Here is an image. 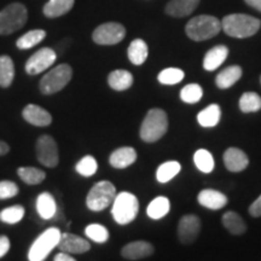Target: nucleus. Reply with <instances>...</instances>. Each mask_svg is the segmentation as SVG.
I'll return each instance as SVG.
<instances>
[{
	"mask_svg": "<svg viewBox=\"0 0 261 261\" xmlns=\"http://www.w3.org/2000/svg\"><path fill=\"white\" fill-rule=\"evenodd\" d=\"M260 19L244 14L228 15L221 21V29L232 38H249L260 29Z\"/></svg>",
	"mask_w": 261,
	"mask_h": 261,
	"instance_id": "1",
	"label": "nucleus"
},
{
	"mask_svg": "<svg viewBox=\"0 0 261 261\" xmlns=\"http://www.w3.org/2000/svg\"><path fill=\"white\" fill-rule=\"evenodd\" d=\"M168 129L167 114L162 109H150L140 126V138L146 143H155L166 135Z\"/></svg>",
	"mask_w": 261,
	"mask_h": 261,
	"instance_id": "2",
	"label": "nucleus"
},
{
	"mask_svg": "<svg viewBox=\"0 0 261 261\" xmlns=\"http://www.w3.org/2000/svg\"><path fill=\"white\" fill-rule=\"evenodd\" d=\"M221 31V21L214 16L202 15L194 17L188 22L187 32L188 37L194 41H203L212 39L219 34Z\"/></svg>",
	"mask_w": 261,
	"mask_h": 261,
	"instance_id": "3",
	"label": "nucleus"
},
{
	"mask_svg": "<svg viewBox=\"0 0 261 261\" xmlns=\"http://www.w3.org/2000/svg\"><path fill=\"white\" fill-rule=\"evenodd\" d=\"M112 205L113 218L119 225L132 223L137 218L139 211L138 198L130 192L126 191L117 194Z\"/></svg>",
	"mask_w": 261,
	"mask_h": 261,
	"instance_id": "4",
	"label": "nucleus"
},
{
	"mask_svg": "<svg viewBox=\"0 0 261 261\" xmlns=\"http://www.w3.org/2000/svg\"><path fill=\"white\" fill-rule=\"evenodd\" d=\"M28 19V10L23 4L14 3L0 11V35H9L17 32Z\"/></svg>",
	"mask_w": 261,
	"mask_h": 261,
	"instance_id": "5",
	"label": "nucleus"
},
{
	"mask_svg": "<svg viewBox=\"0 0 261 261\" xmlns=\"http://www.w3.org/2000/svg\"><path fill=\"white\" fill-rule=\"evenodd\" d=\"M116 197V189L110 181L102 180L94 184L86 197V204L91 211L100 212L113 204Z\"/></svg>",
	"mask_w": 261,
	"mask_h": 261,
	"instance_id": "6",
	"label": "nucleus"
},
{
	"mask_svg": "<svg viewBox=\"0 0 261 261\" xmlns=\"http://www.w3.org/2000/svg\"><path fill=\"white\" fill-rule=\"evenodd\" d=\"M61 234L60 228L57 227L45 230L32 244L28 253L29 261H44L46 259L51 250L58 246Z\"/></svg>",
	"mask_w": 261,
	"mask_h": 261,
	"instance_id": "7",
	"label": "nucleus"
},
{
	"mask_svg": "<svg viewBox=\"0 0 261 261\" xmlns=\"http://www.w3.org/2000/svg\"><path fill=\"white\" fill-rule=\"evenodd\" d=\"M73 76V70L68 64H60L56 68L48 71L44 77L40 80L41 93L54 94L63 90Z\"/></svg>",
	"mask_w": 261,
	"mask_h": 261,
	"instance_id": "8",
	"label": "nucleus"
},
{
	"mask_svg": "<svg viewBox=\"0 0 261 261\" xmlns=\"http://www.w3.org/2000/svg\"><path fill=\"white\" fill-rule=\"evenodd\" d=\"M126 37V28L116 22L104 23L94 29L92 39L98 45H115Z\"/></svg>",
	"mask_w": 261,
	"mask_h": 261,
	"instance_id": "9",
	"label": "nucleus"
},
{
	"mask_svg": "<svg viewBox=\"0 0 261 261\" xmlns=\"http://www.w3.org/2000/svg\"><path fill=\"white\" fill-rule=\"evenodd\" d=\"M37 158L46 167H57L60 162L58 146L55 139L48 135H42L37 140Z\"/></svg>",
	"mask_w": 261,
	"mask_h": 261,
	"instance_id": "10",
	"label": "nucleus"
},
{
	"mask_svg": "<svg viewBox=\"0 0 261 261\" xmlns=\"http://www.w3.org/2000/svg\"><path fill=\"white\" fill-rule=\"evenodd\" d=\"M57 54L50 47H44L28 58L25 63V71L29 75H37L46 70L56 62Z\"/></svg>",
	"mask_w": 261,
	"mask_h": 261,
	"instance_id": "11",
	"label": "nucleus"
},
{
	"mask_svg": "<svg viewBox=\"0 0 261 261\" xmlns=\"http://www.w3.org/2000/svg\"><path fill=\"white\" fill-rule=\"evenodd\" d=\"M200 231L201 220L197 215H184L178 224V237L182 244H190L196 241Z\"/></svg>",
	"mask_w": 261,
	"mask_h": 261,
	"instance_id": "12",
	"label": "nucleus"
},
{
	"mask_svg": "<svg viewBox=\"0 0 261 261\" xmlns=\"http://www.w3.org/2000/svg\"><path fill=\"white\" fill-rule=\"evenodd\" d=\"M57 247L60 248L61 252L68 254H83L89 252L91 249V244L89 241L69 232L61 234L60 242H58Z\"/></svg>",
	"mask_w": 261,
	"mask_h": 261,
	"instance_id": "13",
	"label": "nucleus"
},
{
	"mask_svg": "<svg viewBox=\"0 0 261 261\" xmlns=\"http://www.w3.org/2000/svg\"><path fill=\"white\" fill-rule=\"evenodd\" d=\"M22 116H23L25 121L33 126L46 127L52 122L51 114L47 110H45L44 108L35 106V104H28L27 107H24Z\"/></svg>",
	"mask_w": 261,
	"mask_h": 261,
	"instance_id": "14",
	"label": "nucleus"
},
{
	"mask_svg": "<svg viewBox=\"0 0 261 261\" xmlns=\"http://www.w3.org/2000/svg\"><path fill=\"white\" fill-rule=\"evenodd\" d=\"M152 253H154V247L151 243L145 242V241L130 242L126 244L121 250V255L128 260L144 259V257L151 255Z\"/></svg>",
	"mask_w": 261,
	"mask_h": 261,
	"instance_id": "15",
	"label": "nucleus"
},
{
	"mask_svg": "<svg viewBox=\"0 0 261 261\" xmlns=\"http://www.w3.org/2000/svg\"><path fill=\"white\" fill-rule=\"evenodd\" d=\"M224 163L230 172H242L248 167V156L238 148H228L224 154Z\"/></svg>",
	"mask_w": 261,
	"mask_h": 261,
	"instance_id": "16",
	"label": "nucleus"
},
{
	"mask_svg": "<svg viewBox=\"0 0 261 261\" xmlns=\"http://www.w3.org/2000/svg\"><path fill=\"white\" fill-rule=\"evenodd\" d=\"M197 200H198V203L201 205L208 208V210H213V211L221 210V208L225 207L227 203V197L223 194V192L212 190V189L202 190L200 194H198Z\"/></svg>",
	"mask_w": 261,
	"mask_h": 261,
	"instance_id": "17",
	"label": "nucleus"
},
{
	"mask_svg": "<svg viewBox=\"0 0 261 261\" xmlns=\"http://www.w3.org/2000/svg\"><path fill=\"white\" fill-rule=\"evenodd\" d=\"M137 161V151L130 146H122L116 149L110 155L109 162L114 168H126Z\"/></svg>",
	"mask_w": 261,
	"mask_h": 261,
	"instance_id": "18",
	"label": "nucleus"
},
{
	"mask_svg": "<svg viewBox=\"0 0 261 261\" xmlns=\"http://www.w3.org/2000/svg\"><path fill=\"white\" fill-rule=\"evenodd\" d=\"M200 0H171L166 5V12L173 17H185L194 12Z\"/></svg>",
	"mask_w": 261,
	"mask_h": 261,
	"instance_id": "19",
	"label": "nucleus"
},
{
	"mask_svg": "<svg viewBox=\"0 0 261 261\" xmlns=\"http://www.w3.org/2000/svg\"><path fill=\"white\" fill-rule=\"evenodd\" d=\"M227 55L228 48L226 46H224V45H219V46L211 48L204 56L203 68L208 71H213L215 69H218L227 58Z\"/></svg>",
	"mask_w": 261,
	"mask_h": 261,
	"instance_id": "20",
	"label": "nucleus"
},
{
	"mask_svg": "<svg viewBox=\"0 0 261 261\" xmlns=\"http://www.w3.org/2000/svg\"><path fill=\"white\" fill-rule=\"evenodd\" d=\"M241 76H242V68L238 67V65H231V67L225 68L217 75L215 84L219 89L226 90L236 84L241 79Z\"/></svg>",
	"mask_w": 261,
	"mask_h": 261,
	"instance_id": "21",
	"label": "nucleus"
},
{
	"mask_svg": "<svg viewBox=\"0 0 261 261\" xmlns=\"http://www.w3.org/2000/svg\"><path fill=\"white\" fill-rule=\"evenodd\" d=\"M37 211L42 219L50 220L57 212V203L54 196L48 192H42L37 198Z\"/></svg>",
	"mask_w": 261,
	"mask_h": 261,
	"instance_id": "22",
	"label": "nucleus"
},
{
	"mask_svg": "<svg viewBox=\"0 0 261 261\" xmlns=\"http://www.w3.org/2000/svg\"><path fill=\"white\" fill-rule=\"evenodd\" d=\"M108 84L115 91L128 90L133 84V75L123 69L114 70L108 76Z\"/></svg>",
	"mask_w": 261,
	"mask_h": 261,
	"instance_id": "23",
	"label": "nucleus"
},
{
	"mask_svg": "<svg viewBox=\"0 0 261 261\" xmlns=\"http://www.w3.org/2000/svg\"><path fill=\"white\" fill-rule=\"evenodd\" d=\"M75 0H50L44 6V15L48 18H56L70 11Z\"/></svg>",
	"mask_w": 261,
	"mask_h": 261,
	"instance_id": "24",
	"label": "nucleus"
},
{
	"mask_svg": "<svg viewBox=\"0 0 261 261\" xmlns=\"http://www.w3.org/2000/svg\"><path fill=\"white\" fill-rule=\"evenodd\" d=\"M148 45L142 39H135L129 44L128 51H127L129 61L135 65H142L144 63L148 58Z\"/></svg>",
	"mask_w": 261,
	"mask_h": 261,
	"instance_id": "25",
	"label": "nucleus"
},
{
	"mask_svg": "<svg viewBox=\"0 0 261 261\" xmlns=\"http://www.w3.org/2000/svg\"><path fill=\"white\" fill-rule=\"evenodd\" d=\"M221 110L218 104H211L197 115V121L202 127H215L219 123Z\"/></svg>",
	"mask_w": 261,
	"mask_h": 261,
	"instance_id": "26",
	"label": "nucleus"
},
{
	"mask_svg": "<svg viewBox=\"0 0 261 261\" xmlns=\"http://www.w3.org/2000/svg\"><path fill=\"white\" fill-rule=\"evenodd\" d=\"M169 210H171V203H169L168 198L165 197V196H159L155 200L150 202L146 213L151 219L158 220L167 215Z\"/></svg>",
	"mask_w": 261,
	"mask_h": 261,
	"instance_id": "27",
	"label": "nucleus"
},
{
	"mask_svg": "<svg viewBox=\"0 0 261 261\" xmlns=\"http://www.w3.org/2000/svg\"><path fill=\"white\" fill-rule=\"evenodd\" d=\"M15 77V65L11 57L0 56V86L9 87Z\"/></svg>",
	"mask_w": 261,
	"mask_h": 261,
	"instance_id": "28",
	"label": "nucleus"
},
{
	"mask_svg": "<svg viewBox=\"0 0 261 261\" xmlns=\"http://www.w3.org/2000/svg\"><path fill=\"white\" fill-rule=\"evenodd\" d=\"M223 225L232 234H242L247 230L244 220L234 212H226L223 215Z\"/></svg>",
	"mask_w": 261,
	"mask_h": 261,
	"instance_id": "29",
	"label": "nucleus"
},
{
	"mask_svg": "<svg viewBox=\"0 0 261 261\" xmlns=\"http://www.w3.org/2000/svg\"><path fill=\"white\" fill-rule=\"evenodd\" d=\"M45 37H46V32L42 31V29H34V31L25 33L21 38H18V40L16 41V45L21 50H28V48L34 47L35 45L41 42Z\"/></svg>",
	"mask_w": 261,
	"mask_h": 261,
	"instance_id": "30",
	"label": "nucleus"
},
{
	"mask_svg": "<svg viewBox=\"0 0 261 261\" xmlns=\"http://www.w3.org/2000/svg\"><path fill=\"white\" fill-rule=\"evenodd\" d=\"M181 166L180 163L177 161H168L162 163L161 166L158 168V172H156V179H158L159 182H168L169 180H172L175 175L180 172Z\"/></svg>",
	"mask_w": 261,
	"mask_h": 261,
	"instance_id": "31",
	"label": "nucleus"
},
{
	"mask_svg": "<svg viewBox=\"0 0 261 261\" xmlns=\"http://www.w3.org/2000/svg\"><path fill=\"white\" fill-rule=\"evenodd\" d=\"M194 162L196 167L203 173H211L215 166L213 155L205 149H200L195 152Z\"/></svg>",
	"mask_w": 261,
	"mask_h": 261,
	"instance_id": "32",
	"label": "nucleus"
},
{
	"mask_svg": "<svg viewBox=\"0 0 261 261\" xmlns=\"http://www.w3.org/2000/svg\"><path fill=\"white\" fill-rule=\"evenodd\" d=\"M17 173L18 177L28 185L40 184V182L44 181L45 177H46L44 171L34 167H21L18 168Z\"/></svg>",
	"mask_w": 261,
	"mask_h": 261,
	"instance_id": "33",
	"label": "nucleus"
},
{
	"mask_svg": "<svg viewBox=\"0 0 261 261\" xmlns=\"http://www.w3.org/2000/svg\"><path fill=\"white\" fill-rule=\"evenodd\" d=\"M240 109L243 113H255L261 109V97L255 92H246L240 98Z\"/></svg>",
	"mask_w": 261,
	"mask_h": 261,
	"instance_id": "34",
	"label": "nucleus"
},
{
	"mask_svg": "<svg viewBox=\"0 0 261 261\" xmlns=\"http://www.w3.org/2000/svg\"><path fill=\"white\" fill-rule=\"evenodd\" d=\"M24 208L21 204H15L0 212V220L5 224H17L24 217Z\"/></svg>",
	"mask_w": 261,
	"mask_h": 261,
	"instance_id": "35",
	"label": "nucleus"
},
{
	"mask_svg": "<svg viewBox=\"0 0 261 261\" xmlns=\"http://www.w3.org/2000/svg\"><path fill=\"white\" fill-rule=\"evenodd\" d=\"M75 169H76V172L79 173L80 175H83V177H92V175L96 174V172L98 171V163L93 156L87 155L84 156V158L76 163Z\"/></svg>",
	"mask_w": 261,
	"mask_h": 261,
	"instance_id": "36",
	"label": "nucleus"
},
{
	"mask_svg": "<svg viewBox=\"0 0 261 261\" xmlns=\"http://www.w3.org/2000/svg\"><path fill=\"white\" fill-rule=\"evenodd\" d=\"M202 96H203V90H202V87L197 84L187 85L180 92L181 100L188 104H195L200 102Z\"/></svg>",
	"mask_w": 261,
	"mask_h": 261,
	"instance_id": "37",
	"label": "nucleus"
},
{
	"mask_svg": "<svg viewBox=\"0 0 261 261\" xmlns=\"http://www.w3.org/2000/svg\"><path fill=\"white\" fill-rule=\"evenodd\" d=\"M86 236L97 243H106L109 240V231L100 224H90L85 228Z\"/></svg>",
	"mask_w": 261,
	"mask_h": 261,
	"instance_id": "38",
	"label": "nucleus"
},
{
	"mask_svg": "<svg viewBox=\"0 0 261 261\" xmlns=\"http://www.w3.org/2000/svg\"><path fill=\"white\" fill-rule=\"evenodd\" d=\"M184 71L179 68H167L159 74L158 79L162 85H175L184 79Z\"/></svg>",
	"mask_w": 261,
	"mask_h": 261,
	"instance_id": "39",
	"label": "nucleus"
},
{
	"mask_svg": "<svg viewBox=\"0 0 261 261\" xmlns=\"http://www.w3.org/2000/svg\"><path fill=\"white\" fill-rule=\"evenodd\" d=\"M19 189L14 181H0V200L12 198L18 194Z\"/></svg>",
	"mask_w": 261,
	"mask_h": 261,
	"instance_id": "40",
	"label": "nucleus"
},
{
	"mask_svg": "<svg viewBox=\"0 0 261 261\" xmlns=\"http://www.w3.org/2000/svg\"><path fill=\"white\" fill-rule=\"evenodd\" d=\"M249 214L254 218L261 217V195L256 198L255 201L250 204L249 207Z\"/></svg>",
	"mask_w": 261,
	"mask_h": 261,
	"instance_id": "41",
	"label": "nucleus"
},
{
	"mask_svg": "<svg viewBox=\"0 0 261 261\" xmlns=\"http://www.w3.org/2000/svg\"><path fill=\"white\" fill-rule=\"evenodd\" d=\"M10 250V240L6 236H0V257L5 256Z\"/></svg>",
	"mask_w": 261,
	"mask_h": 261,
	"instance_id": "42",
	"label": "nucleus"
},
{
	"mask_svg": "<svg viewBox=\"0 0 261 261\" xmlns=\"http://www.w3.org/2000/svg\"><path fill=\"white\" fill-rule=\"evenodd\" d=\"M54 261H76V260H75L73 256H70L68 253L61 252L60 254H57V255L55 256Z\"/></svg>",
	"mask_w": 261,
	"mask_h": 261,
	"instance_id": "43",
	"label": "nucleus"
},
{
	"mask_svg": "<svg viewBox=\"0 0 261 261\" xmlns=\"http://www.w3.org/2000/svg\"><path fill=\"white\" fill-rule=\"evenodd\" d=\"M248 5L261 12V0H244Z\"/></svg>",
	"mask_w": 261,
	"mask_h": 261,
	"instance_id": "44",
	"label": "nucleus"
},
{
	"mask_svg": "<svg viewBox=\"0 0 261 261\" xmlns=\"http://www.w3.org/2000/svg\"><path fill=\"white\" fill-rule=\"evenodd\" d=\"M10 151V146L5 142L0 140V156H4Z\"/></svg>",
	"mask_w": 261,
	"mask_h": 261,
	"instance_id": "45",
	"label": "nucleus"
},
{
	"mask_svg": "<svg viewBox=\"0 0 261 261\" xmlns=\"http://www.w3.org/2000/svg\"><path fill=\"white\" fill-rule=\"evenodd\" d=\"M260 81H261V77H260Z\"/></svg>",
	"mask_w": 261,
	"mask_h": 261,
	"instance_id": "46",
	"label": "nucleus"
}]
</instances>
